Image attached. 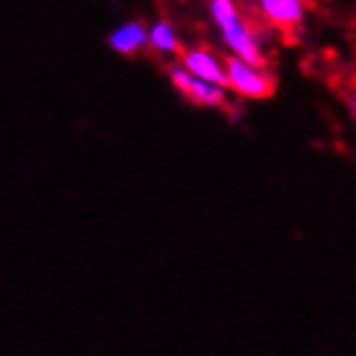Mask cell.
I'll use <instances>...</instances> for the list:
<instances>
[{"mask_svg": "<svg viewBox=\"0 0 356 356\" xmlns=\"http://www.w3.org/2000/svg\"><path fill=\"white\" fill-rule=\"evenodd\" d=\"M209 18L222 36L227 52L248 63L264 65V49L259 44V36L253 34V29L243 18L235 0H209Z\"/></svg>", "mask_w": 356, "mask_h": 356, "instance_id": "obj_1", "label": "cell"}, {"mask_svg": "<svg viewBox=\"0 0 356 356\" xmlns=\"http://www.w3.org/2000/svg\"><path fill=\"white\" fill-rule=\"evenodd\" d=\"M227 67V88L241 98H268L274 93V75L264 67V65L248 63L230 54L225 60Z\"/></svg>", "mask_w": 356, "mask_h": 356, "instance_id": "obj_2", "label": "cell"}, {"mask_svg": "<svg viewBox=\"0 0 356 356\" xmlns=\"http://www.w3.org/2000/svg\"><path fill=\"white\" fill-rule=\"evenodd\" d=\"M168 78H170V83L176 86L178 93H184V96H186L191 104H196V106L222 108L225 104H227V98H230V88H227V86L204 81V78H196V75H191V72L186 70L184 63L170 65Z\"/></svg>", "mask_w": 356, "mask_h": 356, "instance_id": "obj_3", "label": "cell"}, {"mask_svg": "<svg viewBox=\"0 0 356 356\" xmlns=\"http://www.w3.org/2000/svg\"><path fill=\"white\" fill-rule=\"evenodd\" d=\"M259 16L279 31H294L305 24V0H253Z\"/></svg>", "mask_w": 356, "mask_h": 356, "instance_id": "obj_4", "label": "cell"}, {"mask_svg": "<svg viewBox=\"0 0 356 356\" xmlns=\"http://www.w3.org/2000/svg\"><path fill=\"white\" fill-rule=\"evenodd\" d=\"M108 47L122 57L143 52L145 47H150V26H145L143 21H124L108 34Z\"/></svg>", "mask_w": 356, "mask_h": 356, "instance_id": "obj_5", "label": "cell"}, {"mask_svg": "<svg viewBox=\"0 0 356 356\" xmlns=\"http://www.w3.org/2000/svg\"><path fill=\"white\" fill-rule=\"evenodd\" d=\"M181 63L186 65V70L196 78H204V81H212V83H222L227 86V67H225V60H217L209 49L204 47H194V49H188L184 57H181Z\"/></svg>", "mask_w": 356, "mask_h": 356, "instance_id": "obj_6", "label": "cell"}, {"mask_svg": "<svg viewBox=\"0 0 356 356\" xmlns=\"http://www.w3.org/2000/svg\"><path fill=\"white\" fill-rule=\"evenodd\" d=\"M178 31L170 26L168 21H155L150 26V49L152 52L163 54V57H170V54L178 52Z\"/></svg>", "mask_w": 356, "mask_h": 356, "instance_id": "obj_7", "label": "cell"}, {"mask_svg": "<svg viewBox=\"0 0 356 356\" xmlns=\"http://www.w3.org/2000/svg\"><path fill=\"white\" fill-rule=\"evenodd\" d=\"M348 108H351V116H354V122H356V96L348 101Z\"/></svg>", "mask_w": 356, "mask_h": 356, "instance_id": "obj_8", "label": "cell"}]
</instances>
